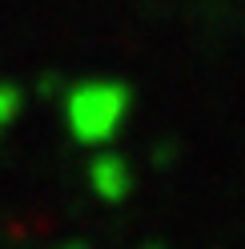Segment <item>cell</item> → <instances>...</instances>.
<instances>
[{"label":"cell","instance_id":"1","mask_svg":"<svg viewBox=\"0 0 245 249\" xmlns=\"http://www.w3.org/2000/svg\"><path fill=\"white\" fill-rule=\"evenodd\" d=\"M133 113V89L125 81H85L65 97V121L81 145H105Z\"/></svg>","mask_w":245,"mask_h":249},{"label":"cell","instance_id":"2","mask_svg":"<svg viewBox=\"0 0 245 249\" xmlns=\"http://www.w3.org/2000/svg\"><path fill=\"white\" fill-rule=\"evenodd\" d=\"M88 181H93V189L101 201H125L133 193V185H137V173H133V165L125 157H97L93 169H88Z\"/></svg>","mask_w":245,"mask_h":249},{"label":"cell","instance_id":"3","mask_svg":"<svg viewBox=\"0 0 245 249\" xmlns=\"http://www.w3.org/2000/svg\"><path fill=\"white\" fill-rule=\"evenodd\" d=\"M17 101H20V97H17V89H0V124H4L12 113H17Z\"/></svg>","mask_w":245,"mask_h":249}]
</instances>
